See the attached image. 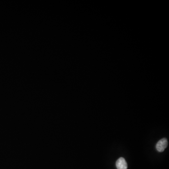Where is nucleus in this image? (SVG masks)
I'll return each instance as SVG.
<instances>
[{"instance_id": "obj_2", "label": "nucleus", "mask_w": 169, "mask_h": 169, "mask_svg": "<svg viewBox=\"0 0 169 169\" xmlns=\"http://www.w3.org/2000/svg\"><path fill=\"white\" fill-rule=\"evenodd\" d=\"M116 167L117 169H127V164L125 159L119 158L116 162Z\"/></svg>"}, {"instance_id": "obj_1", "label": "nucleus", "mask_w": 169, "mask_h": 169, "mask_svg": "<svg viewBox=\"0 0 169 169\" xmlns=\"http://www.w3.org/2000/svg\"><path fill=\"white\" fill-rule=\"evenodd\" d=\"M168 141L166 138H163L161 140H159L156 145V149L160 152L164 151L168 146Z\"/></svg>"}]
</instances>
